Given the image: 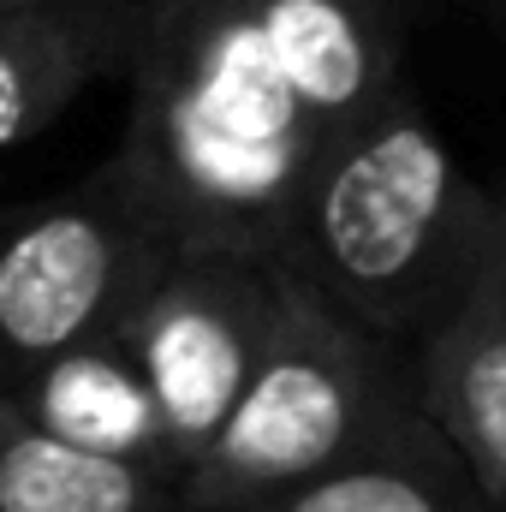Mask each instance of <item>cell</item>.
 I'll return each instance as SVG.
<instances>
[{
    "mask_svg": "<svg viewBox=\"0 0 506 512\" xmlns=\"http://www.w3.org/2000/svg\"><path fill=\"white\" fill-rule=\"evenodd\" d=\"M411 405L447 435V447L471 465L483 495L506 489V191L483 245L429 328L405 346Z\"/></svg>",
    "mask_w": 506,
    "mask_h": 512,
    "instance_id": "obj_6",
    "label": "cell"
},
{
    "mask_svg": "<svg viewBox=\"0 0 506 512\" xmlns=\"http://www.w3.org/2000/svg\"><path fill=\"white\" fill-rule=\"evenodd\" d=\"M137 36V0H12L0 6V149L30 143L72 102L120 78Z\"/></svg>",
    "mask_w": 506,
    "mask_h": 512,
    "instance_id": "obj_7",
    "label": "cell"
},
{
    "mask_svg": "<svg viewBox=\"0 0 506 512\" xmlns=\"http://www.w3.org/2000/svg\"><path fill=\"white\" fill-rule=\"evenodd\" d=\"M489 512H506V489L501 495H489Z\"/></svg>",
    "mask_w": 506,
    "mask_h": 512,
    "instance_id": "obj_12",
    "label": "cell"
},
{
    "mask_svg": "<svg viewBox=\"0 0 506 512\" xmlns=\"http://www.w3.org/2000/svg\"><path fill=\"white\" fill-rule=\"evenodd\" d=\"M0 399H12L30 423H42L48 435L72 441L84 453L131 459V465H149V471L173 477V453H167L155 393H149L120 334L66 346V352L30 364L18 382L0 387Z\"/></svg>",
    "mask_w": 506,
    "mask_h": 512,
    "instance_id": "obj_8",
    "label": "cell"
},
{
    "mask_svg": "<svg viewBox=\"0 0 506 512\" xmlns=\"http://www.w3.org/2000/svg\"><path fill=\"white\" fill-rule=\"evenodd\" d=\"M405 405V352L274 262L262 352L215 441L179 471L173 512H256L286 501L358 459Z\"/></svg>",
    "mask_w": 506,
    "mask_h": 512,
    "instance_id": "obj_3",
    "label": "cell"
},
{
    "mask_svg": "<svg viewBox=\"0 0 506 512\" xmlns=\"http://www.w3.org/2000/svg\"><path fill=\"white\" fill-rule=\"evenodd\" d=\"M0 6H12V0H0Z\"/></svg>",
    "mask_w": 506,
    "mask_h": 512,
    "instance_id": "obj_14",
    "label": "cell"
},
{
    "mask_svg": "<svg viewBox=\"0 0 506 512\" xmlns=\"http://www.w3.org/2000/svg\"><path fill=\"white\" fill-rule=\"evenodd\" d=\"M0 215H6V203H0Z\"/></svg>",
    "mask_w": 506,
    "mask_h": 512,
    "instance_id": "obj_13",
    "label": "cell"
},
{
    "mask_svg": "<svg viewBox=\"0 0 506 512\" xmlns=\"http://www.w3.org/2000/svg\"><path fill=\"white\" fill-rule=\"evenodd\" d=\"M256 512H489V495L447 435L405 405L358 459Z\"/></svg>",
    "mask_w": 506,
    "mask_h": 512,
    "instance_id": "obj_9",
    "label": "cell"
},
{
    "mask_svg": "<svg viewBox=\"0 0 506 512\" xmlns=\"http://www.w3.org/2000/svg\"><path fill=\"white\" fill-rule=\"evenodd\" d=\"M489 215L495 185L459 161L405 78L322 155L274 262L405 352L471 268Z\"/></svg>",
    "mask_w": 506,
    "mask_h": 512,
    "instance_id": "obj_2",
    "label": "cell"
},
{
    "mask_svg": "<svg viewBox=\"0 0 506 512\" xmlns=\"http://www.w3.org/2000/svg\"><path fill=\"white\" fill-rule=\"evenodd\" d=\"M0 512H173V477L84 453L0 399Z\"/></svg>",
    "mask_w": 506,
    "mask_h": 512,
    "instance_id": "obj_10",
    "label": "cell"
},
{
    "mask_svg": "<svg viewBox=\"0 0 506 512\" xmlns=\"http://www.w3.org/2000/svg\"><path fill=\"white\" fill-rule=\"evenodd\" d=\"M465 6H471V12H483L495 30H506V0H465Z\"/></svg>",
    "mask_w": 506,
    "mask_h": 512,
    "instance_id": "obj_11",
    "label": "cell"
},
{
    "mask_svg": "<svg viewBox=\"0 0 506 512\" xmlns=\"http://www.w3.org/2000/svg\"><path fill=\"white\" fill-rule=\"evenodd\" d=\"M274 316V262L245 251H173L120 340L155 393L173 483L215 441Z\"/></svg>",
    "mask_w": 506,
    "mask_h": 512,
    "instance_id": "obj_5",
    "label": "cell"
},
{
    "mask_svg": "<svg viewBox=\"0 0 506 512\" xmlns=\"http://www.w3.org/2000/svg\"><path fill=\"white\" fill-rule=\"evenodd\" d=\"M167 233L102 167L78 191L0 215V387L30 364L120 334L167 268Z\"/></svg>",
    "mask_w": 506,
    "mask_h": 512,
    "instance_id": "obj_4",
    "label": "cell"
},
{
    "mask_svg": "<svg viewBox=\"0 0 506 512\" xmlns=\"http://www.w3.org/2000/svg\"><path fill=\"white\" fill-rule=\"evenodd\" d=\"M411 72V0H137L108 155L173 251L274 256L322 155Z\"/></svg>",
    "mask_w": 506,
    "mask_h": 512,
    "instance_id": "obj_1",
    "label": "cell"
}]
</instances>
